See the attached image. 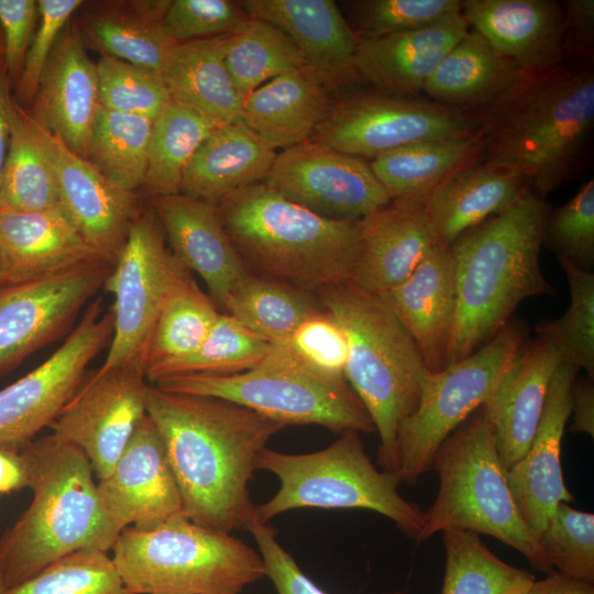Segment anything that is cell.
Here are the masks:
<instances>
[{
    "label": "cell",
    "instance_id": "1",
    "mask_svg": "<svg viewBox=\"0 0 594 594\" xmlns=\"http://www.w3.org/2000/svg\"><path fill=\"white\" fill-rule=\"evenodd\" d=\"M146 414L157 427L194 522L230 534L256 519L249 482L260 453L283 425L235 403L146 389Z\"/></svg>",
    "mask_w": 594,
    "mask_h": 594
},
{
    "label": "cell",
    "instance_id": "2",
    "mask_svg": "<svg viewBox=\"0 0 594 594\" xmlns=\"http://www.w3.org/2000/svg\"><path fill=\"white\" fill-rule=\"evenodd\" d=\"M593 127L592 65L564 62L483 113V161L520 174L546 199L582 172Z\"/></svg>",
    "mask_w": 594,
    "mask_h": 594
},
{
    "label": "cell",
    "instance_id": "3",
    "mask_svg": "<svg viewBox=\"0 0 594 594\" xmlns=\"http://www.w3.org/2000/svg\"><path fill=\"white\" fill-rule=\"evenodd\" d=\"M549 212L546 199L528 187L507 209L450 246L457 316L449 364L497 334L522 300L554 294L540 266Z\"/></svg>",
    "mask_w": 594,
    "mask_h": 594
},
{
    "label": "cell",
    "instance_id": "4",
    "mask_svg": "<svg viewBox=\"0 0 594 594\" xmlns=\"http://www.w3.org/2000/svg\"><path fill=\"white\" fill-rule=\"evenodd\" d=\"M20 452L32 499L0 537L6 588L70 553L110 552L120 535L81 450L48 433Z\"/></svg>",
    "mask_w": 594,
    "mask_h": 594
},
{
    "label": "cell",
    "instance_id": "5",
    "mask_svg": "<svg viewBox=\"0 0 594 594\" xmlns=\"http://www.w3.org/2000/svg\"><path fill=\"white\" fill-rule=\"evenodd\" d=\"M216 207L228 237L252 274L315 295L352 280L360 220L322 217L264 182L233 191Z\"/></svg>",
    "mask_w": 594,
    "mask_h": 594
},
{
    "label": "cell",
    "instance_id": "6",
    "mask_svg": "<svg viewBox=\"0 0 594 594\" xmlns=\"http://www.w3.org/2000/svg\"><path fill=\"white\" fill-rule=\"evenodd\" d=\"M316 296L346 336L344 376L378 433L380 464L384 471L397 473L398 427L416 409L430 372L385 295L369 293L349 280Z\"/></svg>",
    "mask_w": 594,
    "mask_h": 594
},
{
    "label": "cell",
    "instance_id": "7",
    "mask_svg": "<svg viewBox=\"0 0 594 594\" xmlns=\"http://www.w3.org/2000/svg\"><path fill=\"white\" fill-rule=\"evenodd\" d=\"M431 468L439 475V491L422 512L418 543L439 531L481 532L519 551L534 569L553 572L516 505L482 408L442 442Z\"/></svg>",
    "mask_w": 594,
    "mask_h": 594
},
{
    "label": "cell",
    "instance_id": "8",
    "mask_svg": "<svg viewBox=\"0 0 594 594\" xmlns=\"http://www.w3.org/2000/svg\"><path fill=\"white\" fill-rule=\"evenodd\" d=\"M110 556L129 594H241L265 576L258 551L185 515L123 529Z\"/></svg>",
    "mask_w": 594,
    "mask_h": 594
},
{
    "label": "cell",
    "instance_id": "9",
    "mask_svg": "<svg viewBox=\"0 0 594 594\" xmlns=\"http://www.w3.org/2000/svg\"><path fill=\"white\" fill-rule=\"evenodd\" d=\"M340 435L327 448L310 453L268 448L260 453L256 470L274 474L279 488L255 506L256 520L268 524L283 513L301 508H361L384 515L416 540L422 528V510L399 494V475L375 468L360 432Z\"/></svg>",
    "mask_w": 594,
    "mask_h": 594
},
{
    "label": "cell",
    "instance_id": "10",
    "mask_svg": "<svg viewBox=\"0 0 594 594\" xmlns=\"http://www.w3.org/2000/svg\"><path fill=\"white\" fill-rule=\"evenodd\" d=\"M170 393L226 399L284 427L319 425L333 432H373L372 419L345 377L316 372L284 345H272L254 367L231 375H184L160 380Z\"/></svg>",
    "mask_w": 594,
    "mask_h": 594
},
{
    "label": "cell",
    "instance_id": "11",
    "mask_svg": "<svg viewBox=\"0 0 594 594\" xmlns=\"http://www.w3.org/2000/svg\"><path fill=\"white\" fill-rule=\"evenodd\" d=\"M528 332L525 322L509 321L470 355L429 374L416 409L398 427L402 482L415 484L431 469L442 442L482 407Z\"/></svg>",
    "mask_w": 594,
    "mask_h": 594
},
{
    "label": "cell",
    "instance_id": "12",
    "mask_svg": "<svg viewBox=\"0 0 594 594\" xmlns=\"http://www.w3.org/2000/svg\"><path fill=\"white\" fill-rule=\"evenodd\" d=\"M482 116L360 88L333 100L310 140L372 161L413 143L479 134Z\"/></svg>",
    "mask_w": 594,
    "mask_h": 594
},
{
    "label": "cell",
    "instance_id": "13",
    "mask_svg": "<svg viewBox=\"0 0 594 594\" xmlns=\"http://www.w3.org/2000/svg\"><path fill=\"white\" fill-rule=\"evenodd\" d=\"M188 272L168 246L157 218L139 215L103 284L114 297L113 332L100 369L140 360L161 306Z\"/></svg>",
    "mask_w": 594,
    "mask_h": 594
},
{
    "label": "cell",
    "instance_id": "14",
    "mask_svg": "<svg viewBox=\"0 0 594 594\" xmlns=\"http://www.w3.org/2000/svg\"><path fill=\"white\" fill-rule=\"evenodd\" d=\"M113 314L91 300L64 343L34 370L0 389V446L21 450L51 427L87 375V366L110 343Z\"/></svg>",
    "mask_w": 594,
    "mask_h": 594
},
{
    "label": "cell",
    "instance_id": "15",
    "mask_svg": "<svg viewBox=\"0 0 594 594\" xmlns=\"http://www.w3.org/2000/svg\"><path fill=\"white\" fill-rule=\"evenodd\" d=\"M140 360L86 375L51 425L52 435L84 452L98 481L106 479L146 416Z\"/></svg>",
    "mask_w": 594,
    "mask_h": 594
},
{
    "label": "cell",
    "instance_id": "16",
    "mask_svg": "<svg viewBox=\"0 0 594 594\" xmlns=\"http://www.w3.org/2000/svg\"><path fill=\"white\" fill-rule=\"evenodd\" d=\"M111 267L94 262L0 285V376L65 332L103 286Z\"/></svg>",
    "mask_w": 594,
    "mask_h": 594
},
{
    "label": "cell",
    "instance_id": "17",
    "mask_svg": "<svg viewBox=\"0 0 594 594\" xmlns=\"http://www.w3.org/2000/svg\"><path fill=\"white\" fill-rule=\"evenodd\" d=\"M322 217L361 220L392 201L370 162L308 140L277 152L263 180Z\"/></svg>",
    "mask_w": 594,
    "mask_h": 594
},
{
    "label": "cell",
    "instance_id": "18",
    "mask_svg": "<svg viewBox=\"0 0 594 594\" xmlns=\"http://www.w3.org/2000/svg\"><path fill=\"white\" fill-rule=\"evenodd\" d=\"M117 529L148 528L184 515L163 438L146 416L110 474L97 482Z\"/></svg>",
    "mask_w": 594,
    "mask_h": 594
},
{
    "label": "cell",
    "instance_id": "19",
    "mask_svg": "<svg viewBox=\"0 0 594 594\" xmlns=\"http://www.w3.org/2000/svg\"><path fill=\"white\" fill-rule=\"evenodd\" d=\"M38 125L54 168L59 204L85 240L113 265L139 216L134 193L114 185L59 136Z\"/></svg>",
    "mask_w": 594,
    "mask_h": 594
},
{
    "label": "cell",
    "instance_id": "20",
    "mask_svg": "<svg viewBox=\"0 0 594 594\" xmlns=\"http://www.w3.org/2000/svg\"><path fill=\"white\" fill-rule=\"evenodd\" d=\"M579 369L561 362L547 393L539 425L524 454L506 471L516 505L538 537L560 503L573 502L561 468V444L572 411V386Z\"/></svg>",
    "mask_w": 594,
    "mask_h": 594
},
{
    "label": "cell",
    "instance_id": "21",
    "mask_svg": "<svg viewBox=\"0 0 594 594\" xmlns=\"http://www.w3.org/2000/svg\"><path fill=\"white\" fill-rule=\"evenodd\" d=\"M244 12L283 31L300 52L307 67L338 96L360 89L354 66L360 42L332 0H240Z\"/></svg>",
    "mask_w": 594,
    "mask_h": 594
},
{
    "label": "cell",
    "instance_id": "22",
    "mask_svg": "<svg viewBox=\"0 0 594 594\" xmlns=\"http://www.w3.org/2000/svg\"><path fill=\"white\" fill-rule=\"evenodd\" d=\"M94 262L106 261L85 240L61 204L35 211L0 209V285L32 280Z\"/></svg>",
    "mask_w": 594,
    "mask_h": 594
},
{
    "label": "cell",
    "instance_id": "23",
    "mask_svg": "<svg viewBox=\"0 0 594 594\" xmlns=\"http://www.w3.org/2000/svg\"><path fill=\"white\" fill-rule=\"evenodd\" d=\"M562 362L542 337L526 341L482 405L506 470L527 452L542 414L550 381Z\"/></svg>",
    "mask_w": 594,
    "mask_h": 594
},
{
    "label": "cell",
    "instance_id": "24",
    "mask_svg": "<svg viewBox=\"0 0 594 594\" xmlns=\"http://www.w3.org/2000/svg\"><path fill=\"white\" fill-rule=\"evenodd\" d=\"M462 15L470 30L528 74L564 63V12L558 1L463 0Z\"/></svg>",
    "mask_w": 594,
    "mask_h": 594
},
{
    "label": "cell",
    "instance_id": "25",
    "mask_svg": "<svg viewBox=\"0 0 594 594\" xmlns=\"http://www.w3.org/2000/svg\"><path fill=\"white\" fill-rule=\"evenodd\" d=\"M156 218L178 261L197 273L222 307L251 272L228 237L216 205L184 194L154 197Z\"/></svg>",
    "mask_w": 594,
    "mask_h": 594
},
{
    "label": "cell",
    "instance_id": "26",
    "mask_svg": "<svg viewBox=\"0 0 594 594\" xmlns=\"http://www.w3.org/2000/svg\"><path fill=\"white\" fill-rule=\"evenodd\" d=\"M99 106L97 66L77 30L65 28L45 66L30 113L72 151L87 158Z\"/></svg>",
    "mask_w": 594,
    "mask_h": 594
},
{
    "label": "cell",
    "instance_id": "27",
    "mask_svg": "<svg viewBox=\"0 0 594 594\" xmlns=\"http://www.w3.org/2000/svg\"><path fill=\"white\" fill-rule=\"evenodd\" d=\"M425 201L392 200L360 220L352 282L385 295L404 283L436 246Z\"/></svg>",
    "mask_w": 594,
    "mask_h": 594
},
{
    "label": "cell",
    "instance_id": "28",
    "mask_svg": "<svg viewBox=\"0 0 594 594\" xmlns=\"http://www.w3.org/2000/svg\"><path fill=\"white\" fill-rule=\"evenodd\" d=\"M385 297L417 344L428 371L436 373L449 365L457 316L451 248L436 245Z\"/></svg>",
    "mask_w": 594,
    "mask_h": 594
},
{
    "label": "cell",
    "instance_id": "29",
    "mask_svg": "<svg viewBox=\"0 0 594 594\" xmlns=\"http://www.w3.org/2000/svg\"><path fill=\"white\" fill-rule=\"evenodd\" d=\"M462 13L447 22L376 38H360L354 66L370 89L417 98L447 53L469 32Z\"/></svg>",
    "mask_w": 594,
    "mask_h": 594
},
{
    "label": "cell",
    "instance_id": "30",
    "mask_svg": "<svg viewBox=\"0 0 594 594\" xmlns=\"http://www.w3.org/2000/svg\"><path fill=\"white\" fill-rule=\"evenodd\" d=\"M336 91L307 66L263 84L243 100L242 120L274 150L310 140Z\"/></svg>",
    "mask_w": 594,
    "mask_h": 594
},
{
    "label": "cell",
    "instance_id": "31",
    "mask_svg": "<svg viewBox=\"0 0 594 594\" xmlns=\"http://www.w3.org/2000/svg\"><path fill=\"white\" fill-rule=\"evenodd\" d=\"M528 188L518 173L481 161L451 176L425 200L435 245L461 235L507 209Z\"/></svg>",
    "mask_w": 594,
    "mask_h": 594
},
{
    "label": "cell",
    "instance_id": "32",
    "mask_svg": "<svg viewBox=\"0 0 594 594\" xmlns=\"http://www.w3.org/2000/svg\"><path fill=\"white\" fill-rule=\"evenodd\" d=\"M530 75L469 30L439 63L422 92L433 102L483 114Z\"/></svg>",
    "mask_w": 594,
    "mask_h": 594
},
{
    "label": "cell",
    "instance_id": "33",
    "mask_svg": "<svg viewBox=\"0 0 594 594\" xmlns=\"http://www.w3.org/2000/svg\"><path fill=\"white\" fill-rule=\"evenodd\" d=\"M276 155L242 118L219 125L188 163L180 194L217 205L233 191L263 182Z\"/></svg>",
    "mask_w": 594,
    "mask_h": 594
},
{
    "label": "cell",
    "instance_id": "34",
    "mask_svg": "<svg viewBox=\"0 0 594 594\" xmlns=\"http://www.w3.org/2000/svg\"><path fill=\"white\" fill-rule=\"evenodd\" d=\"M227 36L178 44L162 73L173 102L218 125L241 118L243 107L226 65Z\"/></svg>",
    "mask_w": 594,
    "mask_h": 594
},
{
    "label": "cell",
    "instance_id": "35",
    "mask_svg": "<svg viewBox=\"0 0 594 594\" xmlns=\"http://www.w3.org/2000/svg\"><path fill=\"white\" fill-rule=\"evenodd\" d=\"M483 160L479 134L413 143L370 162L392 200H421L460 170Z\"/></svg>",
    "mask_w": 594,
    "mask_h": 594
},
{
    "label": "cell",
    "instance_id": "36",
    "mask_svg": "<svg viewBox=\"0 0 594 594\" xmlns=\"http://www.w3.org/2000/svg\"><path fill=\"white\" fill-rule=\"evenodd\" d=\"M169 1H133L121 9L88 15L86 34L105 53L162 74L178 45L166 32L164 14Z\"/></svg>",
    "mask_w": 594,
    "mask_h": 594
},
{
    "label": "cell",
    "instance_id": "37",
    "mask_svg": "<svg viewBox=\"0 0 594 594\" xmlns=\"http://www.w3.org/2000/svg\"><path fill=\"white\" fill-rule=\"evenodd\" d=\"M59 205L57 183L40 125L14 99L0 209L43 210Z\"/></svg>",
    "mask_w": 594,
    "mask_h": 594
},
{
    "label": "cell",
    "instance_id": "38",
    "mask_svg": "<svg viewBox=\"0 0 594 594\" xmlns=\"http://www.w3.org/2000/svg\"><path fill=\"white\" fill-rule=\"evenodd\" d=\"M220 312L190 272L166 296L155 318L140 361L144 373L194 353L206 340Z\"/></svg>",
    "mask_w": 594,
    "mask_h": 594
},
{
    "label": "cell",
    "instance_id": "39",
    "mask_svg": "<svg viewBox=\"0 0 594 594\" xmlns=\"http://www.w3.org/2000/svg\"><path fill=\"white\" fill-rule=\"evenodd\" d=\"M222 308L272 345L285 344L304 320L322 310L315 294L252 273Z\"/></svg>",
    "mask_w": 594,
    "mask_h": 594
},
{
    "label": "cell",
    "instance_id": "40",
    "mask_svg": "<svg viewBox=\"0 0 594 594\" xmlns=\"http://www.w3.org/2000/svg\"><path fill=\"white\" fill-rule=\"evenodd\" d=\"M217 127L200 113L172 101L153 122L142 184L146 191L153 197L179 194L188 163Z\"/></svg>",
    "mask_w": 594,
    "mask_h": 594
},
{
    "label": "cell",
    "instance_id": "41",
    "mask_svg": "<svg viewBox=\"0 0 594 594\" xmlns=\"http://www.w3.org/2000/svg\"><path fill=\"white\" fill-rule=\"evenodd\" d=\"M153 122L99 106L86 160L114 185L134 191L145 177Z\"/></svg>",
    "mask_w": 594,
    "mask_h": 594
},
{
    "label": "cell",
    "instance_id": "42",
    "mask_svg": "<svg viewBox=\"0 0 594 594\" xmlns=\"http://www.w3.org/2000/svg\"><path fill=\"white\" fill-rule=\"evenodd\" d=\"M446 568L440 594H526L535 576L496 557L476 532H442Z\"/></svg>",
    "mask_w": 594,
    "mask_h": 594
},
{
    "label": "cell",
    "instance_id": "43",
    "mask_svg": "<svg viewBox=\"0 0 594 594\" xmlns=\"http://www.w3.org/2000/svg\"><path fill=\"white\" fill-rule=\"evenodd\" d=\"M224 59L243 100L268 80L306 66L300 52L283 31L251 16L227 36Z\"/></svg>",
    "mask_w": 594,
    "mask_h": 594
},
{
    "label": "cell",
    "instance_id": "44",
    "mask_svg": "<svg viewBox=\"0 0 594 594\" xmlns=\"http://www.w3.org/2000/svg\"><path fill=\"white\" fill-rule=\"evenodd\" d=\"M272 344L229 314H220L202 344L191 354L145 372L150 384L184 375H231L258 364Z\"/></svg>",
    "mask_w": 594,
    "mask_h": 594
},
{
    "label": "cell",
    "instance_id": "45",
    "mask_svg": "<svg viewBox=\"0 0 594 594\" xmlns=\"http://www.w3.org/2000/svg\"><path fill=\"white\" fill-rule=\"evenodd\" d=\"M565 273L570 305L560 318L540 323L536 331L550 341L562 362L594 376V274L558 257Z\"/></svg>",
    "mask_w": 594,
    "mask_h": 594
},
{
    "label": "cell",
    "instance_id": "46",
    "mask_svg": "<svg viewBox=\"0 0 594 594\" xmlns=\"http://www.w3.org/2000/svg\"><path fill=\"white\" fill-rule=\"evenodd\" d=\"M344 16L360 38H376L447 22L462 13L461 0H351Z\"/></svg>",
    "mask_w": 594,
    "mask_h": 594
},
{
    "label": "cell",
    "instance_id": "47",
    "mask_svg": "<svg viewBox=\"0 0 594 594\" xmlns=\"http://www.w3.org/2000/svg\"><path fill=\"white\" fill-rule=\"evenodd\" d=\"M3 594H129L110 552L82 550L65 556Z\"/></svg>",
    "mask_w": 594,
    "mask_h": 594
},
{
    "label": "cell",
    "instance_id": "48",
    "mask_svg": "<svg viewBox=\"0 0 594 594\" xmlns=\"http://www.w3.org/2000/svg\"><path fill=\"white\" fill-rule=\"evenodd\" d=\"M97 66L100 106L155 121L172 102L162 74L105 55Z\"/></svg>",
    "mask_w": 594,
    "mask_h": 594
},
{
    "label": "cell",
    "instance_id": "49",
    "mask_svg": "<svg viewBox=\"0 0 594 594\" xmlns=\"http://www.w3.org/2000/svg\"><path fill=\"white\" fill-rule=\"evenodd\" d=\"M538 544L552 570L559 574L594 583V515L560 503Z\"/></svg>",
    "mask_w": 594,
    "mask_h": 594
},
{
    "label": "cell",
    "instance_id": "50",
    "mask_svg": "<svg viewBox=\"0 0 594 594\" xmlns=\"http://www.w3.org/2000/svg\"><path fill=\"white\" fill-rule=\"evenodd\" d=\"M543 243L574 265L590 270L594 263V180L591 178L565 204L550 211Z\"/></svg>",
    "mask_w": 594,
    "mask_h": 594
},
{
    "label": "cell",
    "instance_id": "51",
    "mask_svg": "<svg viewBox=\"0 0 594 594\" xmlns=\"http://www.w3.org/2000/svg\"><path fill=\"white\" fill-rule=\"evenodd\" d=\"M283 345L309 369L331 377H345L348 339L326 309L304 320Z\"/></svg>",
    "mask_w": 594,
    "mask_h": 594
},
{
    "label": "cell",
    "instance_id": "52",
    "mask_svg": "<svg viewBox=\"0 0 594 594\" xmlns=\"http://www.w3.org/2000/svg\"><path fill=\"white\" fill-rule=\"evenodd\" d=\"M250 16L239 1L173 0L164 14V26L178 44L230 35Z\"/></svg>",
    "mask_w": 594,
    "mask_h": 594
},
{
    "label": "cell",
    "instance_id": "53",
    "mask_svg": "<svg viewBox=\"0 0 594 594\" xmlns=\"http://www.w3.org/2000/svg\"><path fill=\"white\" fill-rule=\"evenodd\" d=\"M82 3L81 0L37 1L38 23L15 84V101L21 107L33 103L48 58L72 15Z\"/></svg>",
    "mask_w": 594,
    "mask_h": 594
},
{
    "label": "cell",
    "instance_id": "54",
    "mask_svg": "<svg viewBox=\"0 0 594 594\" xmlns=\"http://www.w3.org/2000/svg\"><path fill=\"white\" fill-rule=\"evenodd\" d=\"M262 556L265 576L273 583L277 594H327L299 568L292 554L276 538L275 529L256 519L248 527ZM385 594H406L392 591Z\"/></svg>",
    "mask_w": 594,
    "mask_h": 594
},
{
    "label": "cell",
    "instance_id": "55",
    "mask_svg": "<svg viewBox=\"0 0 594 594\" xmlns=\"http://www.w3.org/2000/svg\"><path fill=\"white\" fill-rule=\"evenodd\" d=\"M38 18L35 0H0V29L3 40V63L11 84L22 73Z\"/></svg>",
    "mask_w": 594,
    "mask_h": 594
},
{
    "label": "cell",
    "instance_id": "56",
    "mask_svg": "<svg viewBox=\"0 0 594 594\" xmlns=\"http://www.w3.org/2000/svg\"><path fill=\"white\" fill-rule=\"evenodd\" d=\"M564 12V62L592 65L594 43V1L568 0Z\"/></svg>",
    "mask_w": 594,
    "mask_h": 594
},
{
    "label": "cell",
    "instance_id": "57",
    "mask_svg": "<svg viewBox=\"0 0 594 594\" xmlns=\"http://www.w3.org/2000/svg\"><path fill=\"white\" fill-rule=\"evenodd\" d=\"M571 430L594 436V386L592 380L575 377L572 386Z\"/></svg>",
    "mask_w": 594,
    "mask_h": 594
},
{
    "label": "cell",
    "instance_id": "58",
    "mask_svg": "<svg viewBox=\"0 0 594 594\" xmlns=\"http://www.w3.org/2000/svg\"><path fill=\"white\" fill-rule=\"evenodd\" d=\"M28 486L26 469L20 450L0 446V495Z\"/></svg>",
    "mask_w": 594,
    "mask_h": 594
},
{
    "label": "cell",
    "instance_id": "59",
    "mask_svg": "<svg viewBox=\"0 0 594 594\" xmlns=\"http://www.w3.org/2000/svg\"><path fill=\"white\" fill-rule=\"evenodd\" d=\"M11 80L3 59H0V189L10 143L13 97Z\"/></svg>",
    "mask_w": 594,
    "mask_h": 594
},
{
    "label": "cell",
    "instance_id": "60",
    "mask_svg": "<svg viewBox=\"0 0 594 594\" xmlns=\"http://www.w3.org/2000/svg\"><path fill=\"white\" fill-rule=\"evenodd\" d=\"M526 594H594V585L553 571L547 578L536 580Z\"/></svg>",
    "mask_w": 594,
    "mask_h": 594
},
{
    "label": "cell",
    "instance_id": "61",
    "mask_svg": "<svg viewBox=\"0 0 594 594\" xmlns=\"http://www.w3.org/2000/svg\"><path fill=\"white\" fill-rule=\"evenodd\" d=\"M4 591H6V583H4V576H3L2 560L0 556V594H3Z\"/></svg>",
    "mask_w": 594,
    "mask_h": 594
},
{
    "label": "cell",
    "instance_id": "62",
    "mask_svg": "<svg viewBox=\"0 0 594 594\" xmlns=\"http://www.w3.org/2000/svg\"><path fill=\"white\" fill-rule=\"evenodd\" d=\"M3 56V40H2V33L0 29V59H2Z\"/></svg>",
    "mask_w": 594,
    "mask_h": 594
}]
</instances>
